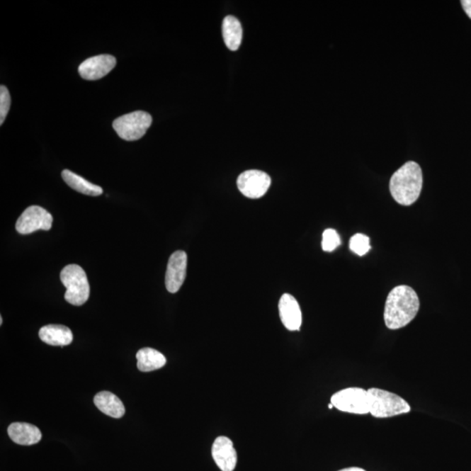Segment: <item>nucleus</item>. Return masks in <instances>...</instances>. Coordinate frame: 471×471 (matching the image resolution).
I'll list each match as a JSON object with an SVG mask.
<instances>
[{
	"label": "nucleus",
	"mask_w": 471,
	"mask_h": 471,
	"mask_svg": "<svg viewBox=\"0 0 471 471\" xmlns=\"http://www.w3.org/2000/svg\"><path fill=\"white\" fill-rule=\"evenodd\" d=\"M420 300L409 285H398L387 295L384 320L387 329H401L408 326L419 312Z\"/></svg>",
	"instance_id": "nucleus-1"
},
{
	"label": "nucleus",
	"mask_w": 471,
	"mask_h": 471,
	"mask_svg": "<svg viewBox=\"0 0 471 471\" xmlns=\"http://www.w3.org/2000/svg\"><path fill=\"white\" fill-rule=\"evenodd\" d=\"M423 171L420 165L408 161L392 176L390 190L399 205L409 206L420 197L423 188Z\"/></svg>",
	"instance_id": "nucleus-2"
},
{
	"label": "nucleus",
	"mask_w": 471,
	"mask_h": 471,
	"mask_svg": "<svg viewBox=\"0 0 471 471\" xmlns=\"http://www.w3.org/2000/svg\"><path fill=\"white\" fill-rule=\"evenodd\" d=\"M369 413L376 418H389L408 414L412 410L409 402L397 394L372 387L368 390Z\"/></svg>",
	"instance_id": "nucleus-3"
},
{
	"label": "nucleus",
	"mask_w": 471,
	"mask_h": 471,
	"mask_svg": "<svg viewBox=\"0 0 471 471\" xmlns=\"http://www.w3.org/2000/svg\"><path fill=\"white\" fill-rule=\"evenodd\" d=\"M60 280L67 288L65 300L74 306L80 307L89 300L90 286L85 271L78 265L64 267Z\"/></svg>",
	"instance_id": "nucleus-4"
},
{
	"label": "nucleus",
	"mask_w": 471,
	"mask_h": 471,
	"mask_svg": "<svg viewBox=\"0 0 471 471\" xmlns=\"http://www.w3.org/2000/svg\"><path fill=\"white\" fill-rule=\"evenodd\" d=\"M152 124V118L149 113L135 111L115 119L113 127L123 140L137 141L146 134Z\"/></svg>",
	"instance_id": "nucleus-5"
},
{
	"label": "nucleus",
	"mask_w": 471,
	"mask_h": 471,
	"mask_svg": "<svg viewBox=\"0 0 471 471\" xmlns=\"http://www.w3.org/2000/svg\"><path fill=\"white\" fill-rule=\"evenodd\" d=\"M331 403L340 412L354 414H369L368 390L361 387H348L335 393L331 398Z\"/></svg>",
	"instance_id": "nucleus-6"
},
{
	"label": "nucleus",
	"mask_w": 471,
	"mask_h": 471,
	"mask_svg": "<svg viewBox=\"0 0 471 471\" xmlns=\"http://www.w3.org/2000/svg\"><path fill=\"white\" fill-rule=\"evenodd\" d=\"M52 221L54 218L52 215L42 207L29 206L18 218L16 231L22 235L31 234L39 229L49 231L52 228Z\"/></svg>",
	"instance_id": "nucleus-7"
},
{
	"label": "nucleus",
	"mask_w": 471,
	"mask_h": 471,
	"mask_svg": "<svg viewBox=\"0 0 471 471\" xmlns=\"http://www.w3.org/2000/svg\"><path fill=\"white\" fill-rule=\"evenodd\" d=\"M271 183L270 176L257 169L243 172L237 181L241 193L251 199H258L265 195Z\"/></svg>",
	"instance_id": "nucleus-8"
},
{
	"label": "nucleus",
	"mask_w": 471,
	"mask_h": 471,
	"mask_svg": "<svg viewBox=\"0 0 471 471\" xmlns=\"http://www.w3.org/2000/svg\"><path fill=\"white\" fill-rule=\"evenodd\" d=\"M116 59L109 55L93 56L86 59L79 67V74L86 81H97L115 69Z\"/></svg>",
	"instance_id": "nucleus-9"
},
{
	"label": "nucleus",
	"mask_w": 471,
	"mask_h": 471,
	"mask_svg": "<svg viewBox=\"0 0 471 471\" xmlns=\"http://www.w3.org/2000/svg\"><path fill=\"white\" fill-rule=\"evenodd\" d=\"M187 254L186 251H177L169 259L166 271V288L171 293L179 291L186 277Z\"/></svg>",
	"instance_id": "nucleus-10"
},
{
	"label": "nucleus",
	"mask_w": 471,
	"mask_h": 471,
	"mask_svg": "<svg viewBox=\"0 0 471 471\" xmlns=\"http://www.w3.org/2000/svg\"><path fill=\"white\" fill-rule=\"evenodd\" d=\"M212 455L215 463L222 471H233L237 462V451L232 440L218 436L212 446Z\"/></svg>",
	"instance_id": "nucleus-11"
},
{
	"label": "nucleus",
	"mask_w": 471,
	"mask_h": 471,
	"mask_svg": "<svg viewBox=\"0 0 471 471\" xmlns=\"http://www.w3.org/2000/svg\"><path fill=\"white\" fill-rule=\"evenodd\" d=\"M278 311L283 325L289 331H300L302 324V312L295 297L288 293L282 295Z\"/></svg>",
	"instance_id": "nucleus-12"
},
{
	"label": "nucleus",
	"mask_w": 471,
	"mask_h": 471,
	"mask_svg": "<svg viewBox=\"0 0 471 471\" xmlns=\"http://www.w3.org/2000/svg\"><path fill=\"white\" fill-rule=\"evenodd\" d=\"M8 436L15 443L30 446L40 442L42 434L36 426L25 423H14L8 427Z\"/></svg>",
	"instance_id": "nucleus-13"
},
{
	"label": "nucleus",
	"mask_w": 471,
	"mask_h": 471,
	"mask_svg": "<svg viewBox=\"0 0 471 471\" xmlns=\"http://www.w3.org/2000/svg\"><path fill=\"white\" fill-rule=\"evenodd\" d=\"M40 340L51 346H65L70 345L74 335L69 327L62 325H47L41 327L39 331Z\"/></svg>",
	"instance_id": "nucleus-14"
},
{
	"label": "nucleus",
	"mask_w": 471,
	"mask_h": 471,
	"mask_svg": "<svg viewBox=\"0 0 471 471\" xmlns=\"http://www.w3.org/2000/svg\"><path fill=\"white\" fill-rule=\"evenodd\" d=\"M93 402L100 412L116 419L122 418L125 414L123 402L111 392H100L94 397Z\"/></svg>",
	"instance_id": "nucleus-15"
},
{
	"label": "nucleus",
	"mask_w": 471,
	"mask_h": 471,
	"mask_svg": "<svg viewBox=\"0 0 471 471\" xmlns=\"http://www.w3.org/2000/svg\"><path fill=\"white\" fill-rule=\"evenodd\" d=\"M223 36L226 47L229 50L237 51L242 42L243 29L240 21L234 16L225 17L223 21Z\"/></svg>",
	"instance_id": "nucleus-16"
},
{
	"label": "nucleus",
	"mask_w": 471,
	"mask_h": 471,
	"mask_svg": "<svg viewBox=\"0 0 471 471\" xmlns=\"http://www.w3.org/2000/svg\"><path fill=\"white\" fill-rule=\"evenodd\" d=\"M137 368L142 372H152L160 369L166 365V358L157 350L144 348L137 353Z\"/></svg>",
	"instance_id": "nucleus-17"
},
{
	"label": "nucleus",
	"mask_w": 471,
	"mask_h": 471,
	"mask_svg": "<svg viewBox=\"0 0 471 471\" xmlns=\"http://www.w3.org/2000/svg\"><path fill=\"white\" fill-rule=\"evenodd\" d=\"M62 178L67 186L76 191L79 193L97 197L103 193V190L100 186L89 182L88 180L75 174V173L65 169L62 173Z\"/></svg>",
	"instance_id": "nucleus-18"
},
{
	"label": "nucleus",
	"mask_w": 471,
	"mask_h": 471,
	"mask_svg": "<svg viewBox=\"0 0 471 471\" xmlns=\"http://www.w3.org/2000/svg\"><path fill=\"white\" fill-rule=\"evenodd\" d=\"M350 250L358 256H364L370 251V239L368 236L358 233L350 239Z\"/></svg>",
	"instance_id": "nucleus-19"
},
{
	"label": "nucleus",
	"mask_w": 471,
	"mask_h": 471,
	"mask_svg": "<svg viewBox=\"0 0 471 471\" xmlns=\"http://www.w3.org/2000/svg\"><path fill=\"white\" fill-rule=\"evenodd\" d=\"M341 237L334 229H327L323 232L322 249L324 251L331 252L341 246Z\"/></svg>",
	"instance_id": "nucleus-20"
},
{
	"label": "nucleus",
	"mask_w": 471,
	"mask_h": 471,
	"mask_svg": "<svg viewBox=\"0 0 471 471\" xmlns=\"http://www.w3.org/2000/svg\"><path fill=\"white\" fill-rule=\"evenodd\" d=\"M11 106V96L6 86H0V124L4 123Z\"/></svg>",
	"instance_id": "nucleus-21"
},
{
	"label": "nucleus",
	"mask_w": 471,
	"mask_h": 471,
	"mask_svg": "<svg viewBox=\"0 0 471 471\" xmlns=\"http://www.w3.org/2000/svg\"><path fill=\"white\" fill-rule=\"evenodd\" d=\"M463 8L471 20V0H463L461 1Z\"/></svg>",
	"instance_id": "nucleus-22"
},
{
	"label": "nucleus",
	"mask_w": 471,
	"mask_h": 471,
	"mask_svg": "<svg viewBox=\"0 0 471 471\" xmlns=\"http://www.w3.org/2000/svg\"><path fill=\"white\" fill-rule=\"evenodd\" d=\"M339 471H365V470L361 468H357V467H352V468L343 469Z\"/></svg>",
	"instance_id": "nucleus-23"
},
{
	"label": "nucleus",
	"mask_w": 471,
	"mask_h": 471,
	"mask_svg": "<svg viewBox=\"0 0 471 471\" xmlns=\"http://www.w3.org/2000/svg\"><path fill=\"white\" fill-rule=\"evenodd\" d=\"M329 408L330 409H331L334 408V407L333 404H331V403H330V404L329 405Z\"/></svg>",
	"instance_id": "nucleus-24"
},
{
	"label": "nucleus",
	"mask_w": 471,
	"mask_h": 471,
	"mask_svg": "<svg viewBox=\"0 0 471 471\" xmlns=\"http://www.w3.org/2000/svg\"><path fill=\"white\" fill-rule=\"evenodd\" d=\"M3 324V319L2 317H0V325H2Z\"/></svg>",
	"instance_id": "nucleus-25"
}]
</instances>
